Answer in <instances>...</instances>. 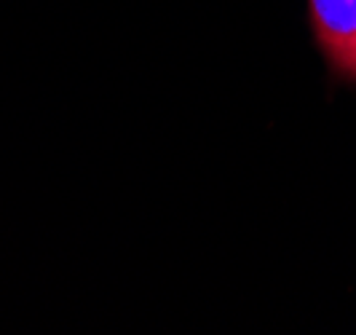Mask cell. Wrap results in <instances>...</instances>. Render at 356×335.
Returning <instances> with one entry per match:
<instances>
[{
	"label": "cell",
	"instance_id": "cell-1",
	"mask_svg": "<svg viewBox=\"0 0 356 335\" xmlns=\"http://www.w3.org/2000/svg\"><path fill=\"white\" fill-rule=\"evenodd\" d=\"M311 19L330 65L356 81V0H311Z\"/></svg>",
	"mask_w": 356,
	"mask_h": 335
}]
</instances>
